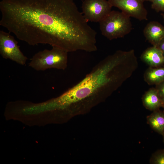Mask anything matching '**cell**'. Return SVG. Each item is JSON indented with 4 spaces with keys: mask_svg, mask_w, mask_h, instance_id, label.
Masks as SVG:
<instances>
[{
    "mask_svg": "<svg viewBox=\"0 0 164 164\" xmlns=\"http://www.w3.org/2000/svg\"><path fill=\"white\" fill-rule=\"evenodd\" d=\"M0 25L31 46L86 51L96 32L73 0H2Z\"/></svg>",
    "mask_w": 164,
    "mask_h": 164,
    "instance_id": "6da1fadb",
    "label": "cell"
},
{
    "mask_svg": "<svg viewBox=\"0 0 164 164\" xmlns=\"http://www.w3.org/2000/svg\"><path fill=\"white\" fill-rule=\"evenodd\" d=\"M127 78L123 61L114 53L99 62L77 84L53 98V105L64 114L87 111L104 101Z\"/></svg>",
    "mask_w": 164,
    "mask_h": 164,
    "instance_id": "7a4b0ae2",
    "label": "cell"
},
{
    "mask_svg": "<svg viewBox=\"0 0 164 164\" xmlns=\"http://www.w3.org/2000/svg\"><path fill=\"white\" fill-rule=\"evenodd\" d=\"M68 53L62 48L52 46L50 50L45 49L34 54L29 65L38 71L50 69L64 70L67 66Z\"/></svg>",
    "mask_w": 164,
    "mask_h": 164,
    "instance_id": "3957f363",
    "label": "cell"
},
{
    "mask_svg": "<svg viewBox=\"0 0 164 164\" xmlns=\"http://www.w3.org/2000/svg\"><path fill=\"white\" fill-rule=\"evenodd\" d=\"M99 22L101 33L110 40L122 38L132 29L130 17L122 12L111 11Z\"/></svg>",
    "mask_w": 164,
    "mask_h": 164,
    "instance_id": "277c9868",
    "label": "cell"
},
{
    "mask_svg": "<svg viewBox=\"0 0 164 164\" xmlns=\"http://www.w3.org/2000/svg\"><path fill=\"white\" fill-rule=\"evenodd\" d=\"M0 54L3 58L10 60L22 65H26L27 60L14 37L9 33L2 30L0 31Z\"/></svg>",
    "mask_w": 164,
    "mask_h": 164,
    "instance_id": "5b68a950",
    "label": "cell"
},
{
    "mask_svg": "<svg viewBox=\"0 0 164 164\" xmlns=\"http://www.w3.org/2000/svg\"><path fill=\"white\" fill-rule=\"evenodd\" d=\"M112 6L107 0H84L83 13L87 22H99L111 11Z\"/></svg>",
    "mask_w": 164,
    "mask_h": 164,
    "instance_id": "8992f818",
    "label": "cell"
},
{
    "mask_svg": "<svg viewBox=\"0 0 164 164\" xmlns=\"http://www.w3.org/2000/svg\"><path fill=\"white\" fill-rule=\"evenodd\" d=\"M128 16L140 21L147 20L148 12L142 0H108Z\"/></svg>",
    "mask_w": 164,
    "mask_h": 164,
    "instance_id": "52a82bcc",
    "label": "cell"
},
{
    "mask_svg": "<svg viewBox=\"0 0 164 164\" xmlns=\"http://www.w3.org/2000/svg\"><path fill=\"white\" fill-rule=\"evenodd\" d=\"M143 34L153 46H157L164 38V26L157 22L151 21L144 29Z\"/></svg>",
    "mask_w": 164,
    "mask_h": 164,
    "instance_id": "ba28073f",
    "label": "cell"
},
{
    "mask_svg": "<svg viewBox=\"0 0 164 164\" xmlns=\"http://www.w3.org/2000/svg\"><path fill=\"white\" fill-rule=\"evenodd\" d=\"M141 60L150 67H156L164 63V56L157 47L153 46L147 48L142 53Z\"/></svg>",
    "mask_w": 164,
    "mask_h": 164,
    "instance_id": "9c48e42d",
    "label": "cell"
},
{
    "mask_svg": "<svg viewBox=\"0 0 164 164\" xmlns=\"http://www.w3.org/2000/svg\"><path fill=\"white\" fill-rule=\"evenodd\" d=\"M142 101L145 107L152 111L159 109L163 105L155 88H151L146 91L142 96Z\"/></svg>",
    "mask_w": 164,
    "mask_h": 164,
    "instance_id": "30bf717a",
    "label": "cell"
},
{
    "mask_svg": "<svg viewBox=\"0 0 164 164\" xmlns=\"http://www.w3.org/2000/svg\"><path fill=\"white\" fill-rule=\"evenodd\" d=\"M147 121L155 132L162 135L164 134V111L159 109L153 111L147 117Z\"/></svg>",
    "mask_w": 164,
    "mask_h": 164,
    "instance_id": "8fae6325",
    "label": "cell"
},
{
    "mask_svg": "<svg viewBox=\"0 0 164 164\" xmlns=\"http://www.w3.org/2000/svg\"><path fill=\"white\" fill-rule=\"evenodd\" d=\"M144 79L149 84L157 85L164 81V67H150L145 71Z\"/></svg>",
    "mask_w": 164,
    "mask_h": 164,
    "instance_id": "7c38bea8",
    "label": "cell"
},
{
    "mask_svg": "<svg viewBox=\"0 0 164 164\" xmlns=\"http://www.w3.org/2000/svg\"><path fill=\"white\" fill-rule=\"evenodd\" d=\"M149 163L152 164H164V149L158 150L153 154Z\"/></svg>",
    "mask_w": 164,
    "mask_h": 164,
    "instance_id": "4fadbf2b",
    "label": "cell"
},
{
    "mask_svg": "<svg viewBox=\"0 0 164 164\" xmlns=\"http://www.w3.org/2000/svg\"><path fill=\"white\" fill-rule=\"evenodd\" d=\"M151 7L156 12H164V0H153Z\"/></svg>",
    "mask_w": 164,
    "mask_h": 164,
    "instance_id": "5bb4252c",
    "label": "cell"
},
{
    "mask_svg": "<svg viewBox=\"0 0 164 164\" xmlns=\"http://www.w3.org/2000/svg\"><path fill=\"white\" fill-rule=\"evenodd\" d=\"M155 89L159 97L164 104V81L156 85Z\"/></svg>",
    "mask_w": 164,
    "mask_h": 164,
    "instance_id": "9a60e30c",
    "label": "cell"
},
{
    "mask_svg": "<svg viewBox=\"0 0 164 164\" xmlns=\"http://www.w3.org/2000/svg\"><path fill=\"white\" fill-rule=\"evenodd\" d=\"M157 47L161 50L164 56V38L161 41Z\"/></svg>",
    "mask_w": 164,
    "mask_h": 164,
    "instance_id": "2e32d148",
    "label": "cell"
},
{
    "mask_svg": "<svg viewBox=\"0 0 164 164\" xmlns=\"http://www.w3.org/2000/svg\"><path fill=\"white\" fill-rule=\"evenodd\" d=\"M143 2L145 1H149L151 2L153 1V0H142Z\"/></svg>",
    "mask_w": 164,
    "mask_h": 164,
    "instance_id": "e0dca14e",
    "label": "cell"
},
{
    "mask_svg": "<svg viewBox=\"0 0 164 164\" xmlns=\"http://www.w3.org/2000/svg\"><path fill=\"white\" fill-rule=\"evenodd\" d=\"M161 15H162V18H163V20H164V13H162L161 14Z\"/></svg>",
    "mask_w": 164,
    "mask_h": 164,
    "instance_id": "ac0fdd59",
    "label": "cell"
},
{
    "mask_svg": "<svg viewBox=\"0 0 164 164\" xmlns=\"http://www.w3.org/2000/svg\"><path fill=\"white\" fill-rule=\"evenodd\" d=\"M162 136H163V142H164V134L162 135Z\"/></svg>",
    "mask_w": 164,
    "mask_h": 164,
    "instance_id": "d6986e66",
    "label": "cell"
},
{
    "mask_svg": "<svg viewBox=\"0 0 164 164\" xmlns=\"http://www.w3.org/2000/svg\"><path fill=\"white\" fill-rule=\"evenodd\" d=\"M162 107H163L164 108V104H163V105Z\"/></svg>",
    "mask_w": 164,
    "mask_h": 164,
    "instance_id": "ffe728a7",
    "label": "cell"
}]
</instances>
